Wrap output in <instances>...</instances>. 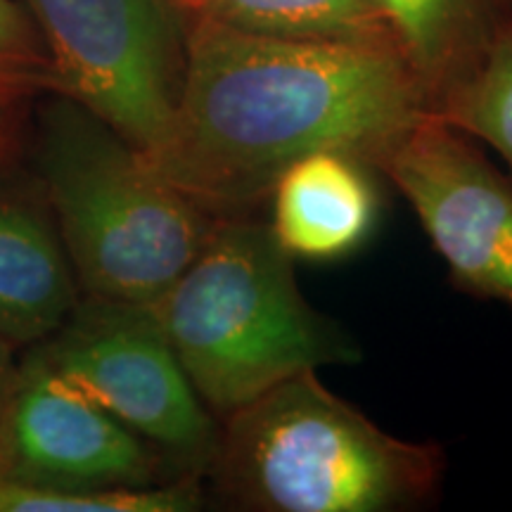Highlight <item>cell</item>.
Returning <instances> with one entry per match:
<instances>
[{"mask_svg":"<svg viewBox=\"0 0 512 512\" xmlns=\"http://www.w3.org/2000/svg\"><path fill=\"white\" fill-rule=\"evenodd\" d=\"M425 117V88L392 46L192 17L174 114L145 157L214 219H235L252 216L299 159L339 150L373 166Z\"/></svg>","mask_w":512,"mask_h":512,"instance_id":"1","label":"cell"},{"mask_svg":"<svg viewBox=\"0 0 512 512\" xmlns=\"http://www.w3.org/2000/svg\"><path fill=\"white\" fill-rule=\"evenodd\" d=\"M446 451L399 439L332 394L316 370L221 422L211 489L245 512H411L437 503Z\"/></svg>","mask_w":512,"mask_h":512,"instance_id":"2","label":"cell"},{"mask_svg":"<svg viewBox=\"0 0 512 512\" xmlns=\"http://www.w3.org/2000/svg\"><path fill=\"white\" fill-rule=\"evenodd\" d=\"M150 306L219 422L304 370L363 358L337 320L306 302L294 259L268 221L252 216L219 219L195 261Z\"/></svg>","mask_w":512,"mask_h":512,"instance_id":"3","label":"cell"},{"mask_svg":"<svg viewBox=\"0 0 512 512\" xmlns=\"http://www.w3.org/2000/svg\"><path fill=\"white\" fill-rule=\"evenodd\" d=\"M38 166L86 297L152 304L219 223L166 181L143 150L62 95L43 110Z\"/></svg>","mask_w":512,"mask_h":512,"instance_id":"4","label":"cell"},{"mask_svg":"<svg viewBox=\"0 0 512 512\" xmlns=\"http://www.w3.org/2000/svg\"><path fill=\"white\" fill-rule=\"evenodd\" d=\"M69 387L176 465L202 477L219 446L204 406L150 304L86 297L38 349Z\"/></svg>","mask_w":512,"mask_h":512,"instance_id":"5","label":"cell"},{"mask_svg":"<svg viewBox=\"0 0 512 512\" xmlns=\"http://www.w3.org/2000/svg\"><path fill=\"white\" fill-rule=\"evenodd\" d=\"M53 67V93L152 150L174 114L183 74L174 0H22Z\"/></svg>","mask_w":512,"mask_h":512,"instance_id":"6","label":"cell"},{"mask_svg":"<svg viewBox=\"0 0 512 512\" xmlns=\"http://www.w3.org/2000/svg\"><path fill=\"white\" fill-rule=\"evenodd\" d=\"M373 169L411 204L453 285L512 311V178L477 140L425 117Z\"/></svg>","mask_w":512,"mask_h":512,"instance_id":"7","label":"cell"},{"mask_svg":"<svg viewBox=\"0 0 512 512\" xmlns=\"http://www.w3.org/2000/svg\"><path fill=\"white\" fill-rule=\"evenodd\" d=\"M166 460L50 368L41 351L17 366L0 408V479L64 489L159 484Z\"/></svg>","mask_w":512,"mask_h":512,"instance_id":"8","label":"cell"},{"mask_svg":"<svg viewBox=\"0 0 512 512\" xmlns=\"http://www.w3.org/2000/svg\"><path fill=\"white\" fill-rule=\"evenodd\" d=\"M377 171L361 157L320 150L294 162L273 185L271 221L294 261H339L358 252L380 223Z\"/></svg>","mask_w":512,"mask_h":512,"instance_id":"9","label":"cell"},{"mask_svg":"<svg viewBox=\"0 0 512 512\" xmlns=\"http://www.w3.org/2000/svg\"><path fill=\"white\" fill-rule=\"evenodd\" d=\"M79 302L50 211L19 192H0V337L12 347L46 342Z\"/></svg>","mask_w":512,"mask_h":512,"instance_id":"10","label":"cell"},{"mask_svg":"<svg viewBox=\"0 0 512 512\" xmlns=\"http://www.w3.org/2000/svg\"><path fill=\"white\" fill-rule=\"evenodd\" d=\"M396 53L432 107L470 72L494 34L484 31V0H370Z\"/></svg>","mask_w":512,"mask_h":512,"instance_id":"11","label":"cell"},{"mask_svg":"<svg viewBox=\"0 0 512 512\" xmlns=\"http://www.w3.org/2000/svg\"><path fill=\"white\" fill-rule=\"evenodd\" d=\"M192 17H209L249 34L392 46L370 0H174ZM396 50V48H394Z\"/></svg>","mask_w":512,"mask_h":512,"instance_id":"12","label":"cell"},{"mask_svg":"<svg viewBox=\"0 0 512 512\" xmlns=\"http://www.w3.org/2000/svg\"><path fill=\"white\" fill-rule=\"evenodd\" d=\"M432 117L494 147L512 169V24L496 31L470 72L437 100Z\"/></svg>","mask_w":512,"mask_h":512,"instance_id":"13","label":"cell"},{"mask_svg":"<svg viewBox=\"0 0 512 512\" xmlns=\"http://www.w3.org/2000/svg\"><path fill=\"white\" fill-rule=\"evenodd\" d=\"M207 503L202 477L131 489H64L0 479V512H192Z\"/></svg>","mask_w":512,"mask_h":512,"instance_id":"14","label":"cell"},{"mask_svg":"<svg viewBox=\"0 0 512 512\" xmlns=\"http://www.w3.org/2000/svg\"><path fill=\"white\" fill-rule=\"evenodd\" d=\"M53 93V67L36 19L19 0H0V105Z\"/></svg>","mask_w":512,"mask_h":512,"instance_id":"15","label":"cell"},{"mask_svg":"<svg viewBox=\"0 0 512 512\" xmlns=\"http://www.w3.org/2000/svg\"><path fill=\"white\" fill-rule=\"evenodd\" d=\"M12 349L15 347L0 337V408H3L5 399H8L12 380H15L17 375V363H15V356H12Z\"/></svg>","mask_w":512,"mask_h":512,"instance_id":"16","label":"cell"},{"mask_svg":"<svg viewBox=\"0 0 512 512\" xmlns=\"http://www.w3.org/2000/svg\"><path fill=\"white\" fill-rule=\"evenodd\" d=\"M15 138V105H0V162L8 155Z\"/></svg>","mask_w":512,"mask_h":512,"instance_id":"17","label":"cell"}]
</instances>
